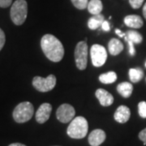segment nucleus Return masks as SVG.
<instances>
[{
    "instance_id": "20",
    "label": "nucleus",
    "mask_w": 146,
    "mask_h": 146,
    "mask_svg": "<svg viewBox=\"0 0 146 146\" xmlns=\"http://www.w3.org/2000/svg\"><path fill=\"white\" fill-rule=\"evenodd\" d=\"M117 80V74L115 72H108L100 75L99 80L103 84H112Z\"/></svg>"
},
{
    "instance_id": "16",
    "label": "nucleus",
    "mask_w": 146,
    "mask_h": 146,
    "mask_svg": "<svg viewBox=\"0 0 146 146\" xmlns=\"http://www.w3.org/2000/svg\"><path fill=\"white\" fill-rule=\"evenodd\" d=\"M88 11L92 15H98L101 14V11H102L103 6L101 0H90L88 3Z\"/></svg>"
},
{
    "instance_id": "27",
    "label": "nucleus",
    "mask_w": 146,
    "mask_h": 146,
    "mask_svg": "<svg viewBox=\"0 0 146 146\" xmlns=\"http://www.w3.org/2000/svg\"><path fill=\"white\" fill-rule=\"evenodd\" d=\"M128 43V46H129V54H130L131 56L135 55L136 54V50H135V47H134V43L131 42V41H127Z\"/></svg>"
},
{
    "instance_id": "25",
    "label": "nucleus",
    "mask_w": 146,
    "mask_h": 146,
    "mask_svg": "<svg viewBox=\"0 0 146 146\" xmlns=\"http://www.w3.org/2000/svg\"><path fill=\"white\" fill-rule=\"evenodd\" d=\"M139 138L141 141L144 142V145H146V127L139 133Z\"/></svg>"
},
{
    "instance_id": "22",
    "label": "nucleus",
    "mask_w": 146,
    "mask_h": 146,
    "mask_svg": "<svg viewBox=\"0 0 146 146\" xmlns=\"http://www.w3.org/2000/svg\"><path fill=\"white\" fill-rule=\"evenodd\" d=\"M138 112L141 118L146 119V102H141L138 104Z\"/></svg>"
},
{
    "instance_id": "1",
    "label": "nucleus",
    "mask_w": 146,
    "mask_h": 146,
    "mask_svg": "<svg viewBox=\"0 0 146 146\" xmlns=\"http://www.w3.org/2000/svg\"><path fill=\"white\" fill-rule=\"evenodd\" d=\"M41 47L45 55L50 61L58 63L63 59L64 55L63 44L52 34H46L42 36Z\"/></svg>"
},
{
    "instance_id": "2",
    "label": "nucleus",
    "mask_w": 146,
    "mask_h": 146,
    "mask_svg": "<svg viewBox=\"0 0 146 146\" xmlns=\"http://www.w3.org/2000/svg\"><path fill=\"white\" fill-rule=\"evenodd\" d=\"M89 130L88 121L82 116L74 118L67 129V133L73 139H82L85 137Z\"/></svg>"
},
{
    "instance_id": "21",
    "label": "nucleus",
    "mask_w": 146,
    "mask_h": 146,
    "mask_svg": "<svg viewBox=\"0 0 146 146\" xmlns=\"http://www.w3.org/2000/svg\"><path fill=\"white\" fill-rule=\"evenodd\" d=\"M73 5L79 10H84L88 7L89 0H72Z\"/></svg>"
},
{
    "instance_id": "19",
    "label": "nucleus",
    "mask_w": 146,
    "mask_h": 146,
    "mask_svg": "<svg viewBox=\"0 0 146 146\" xmlns=\"http://www.w3.org/2000/svg\"><path fill=\"white\" fill-rule=\"evenodd\" d=\"M144 76V72L141 68H131L129 70V77L132 83H138Z\"/></svg>"
},
{
    "instance_id": "9",
    "label": "nucleus",
    "mask_w": 146,
    "mask_h": 146,
    "mask_svg": "<svg viewBox=\"0 0 146 146\" xmlns=\"http://www.w3.org/2000/svg\"><path fill=\"white\" fill-rule=\"evenodd\" d=\"M52 110V106L49 103H43L40 106L36 113V120L38 123H44L49 119Z\"/></svg>"
},
{
    "instance_id": "24",
    "label": "nucleus",
    "mask_w": 146,
    "mask_h": 146,
    "mask_svg": "<svg viewBox=\"0 0 146 146\" xmlns=\"http://www.w3.org/2000/svg\"><path fill=\"white\" fill-rule=\"evenodd\" d=\"M6 42V37H5V33L1 29H0V51L1 50L3 49V47L4 46Z\"/></svg>"
},
{
    "instance_id": "15",
    "label": "nucleus",
    "mask_w": 146,
    "mask_h": 146,
    "mask_svg": "<svg viewBox=\"0 0 146 146\" xmlns=\"http://www.w3.org/2000/svg\"><path fill=\"white\" fill-rule=\"evenodd\" d=\"M117 91L122 97H123L125 98H130L131 95L132 94L133 86L129 82H123V83L118 84Z\"/></svg>"
},
{
    "instance_id": "30",
    "label": "nucleus",
    "mask_w": 146,
    "mask_h": 146,
    "mask_svg": "<svg viewBox=\"0 0 146 146\" xmlns=\"http://www.w3.org/2000/svg\"><path fill=\"white\" fill-rule=\"evenodd\" d=\"M143 15H144V17L145 18L146 20V3L143 7Z\"/></svg>"
},
{
    "instance_id": "28",
    "label": "nucleus",
    "mask_w": 146,
    "mask_h": 146,
    "mask_svg": "<svg viewBox=\"0 0 146 146\" xmlns=\"http://www.w3.org/2000/svg\"><path fill=\"white\" fill-rule=\"evenodd\" d=\"M101 27H102V29L103 31L108 32L110 30V24L108 23V21H104V22L102 23V25Z\"/></svg>"
},
{
    "instance_id": "5",
    "label": "nucleus",
    "mask_w": 146,
    "mask_h": 146,
    "mask_svg": "<svg viewBox=\"0 0 146 146\" xmlns=\"http://www.w3.org/2000/svg\"><path fill=\"white\" fill-rule=\"evenodd\" d=\"M56 84V77L54 75H49L46 78L35 76L33 80V85L35 89L42 93H46L52 90Z\"/></svg>"
},
{
    "instance_id": "11",
    "label": "nucleus",
    "mask_w": 146,
    "mask_h": 146,
    "mask_svg": "<svg viewBox=\"0 0 146 146\" xmlns=\"http://www.w3.org/2000/svg\"><path fill=\"white\" fill-rule=\"evenodd\" d=\"M131 117L130 109L126 106H120L115 111L114 118L116 122L119 123H125Z\"/></svg>"
},
{
    "instance_id": "6",
    "label": "nucleus",
    "mask_w": 146,
    "mask_h": 146,
    "mask_svg": "<svg viewBox=\"0 0 146 146\" xmlns=\"http://www.w3.org/2000/svg\"><path fill=\"white\" fill-rule=\"evenodd\" d=\"M76 65L80 70H84L88 63V45L85 42L77 43L75 49Z\"/></svg>"
},
{
    "instance_id": "12",
    "label": "nucleus",
    "mask_w": 146,
    "mask_h": 146,
    "mask_svg": "<svg viewBox=\"0 0 146 146\" xmlns=\"http://www.w3.org/2000/svg\"><path fill=\"white\" fill-rule=\"evenodd\" d=\"M95 95L97 98L99 100L100 104L102 106H110L114 102V97L112 96V94L103 89H98L95 93Z\"/></svg>"
},
{
    "instance_id": "3",
    "label": "nucleus",
    "mask_w": 146,
    "mask_h": 146,
    "mask_svg": "<svg viewBox=\"0 0 146 146\" xmlns=\"http://www.w3.org/2000/svg\"><path fill=\"white\" fill-rule=\"evenodd\" d=\"M11 19L16 25L25 23L28 14V3L25 0H16L11 8Z\"/></svg>"
},
{
    "instance_id": "8",
    "label": "nucleus",
    "mask_w": 146,
    "mask_h": 146,
    "mask_svg": "<svg viewBox=\"0 0 146 146\" xmlns=\"http://www.w3.org/2000/svg\"><path fill=\"white\" fill-rule=\"evenodd\" d=\"M76 111L72 106L69 104H62L56 111V117L63 123H68L74 119Z\"/></svg>"
},
{
    "instance_id": "29",
    "label": "nucleus",
    "mask_w": 146,
    "mask_h": 146,
    "mask_svg": "<svg viewBox=\"0 0 146 146\" xmlns=\"http://www.w3.org/2000/svg\"><path fill=\"white\" fill-rule=\"evenodd\" d=\"M115 33H116L118 36H119L120 37H124V36H126V33H123V32H121L119 29H116V30H115Z\"/></svg>"
},
{
    "instance_id": "4",
    "label": "nucleus",
    "mask_w": 146,
    "mask_h": 146,
    "mask_svg": "<svg viewBox=\"0 0 146 146\" xmlns=\"http://www.w3.org/2000/svg\"><path fill=\"white\" fill-rule=\"evenodd\" d=\"M34 114V107L29 102H24L17 105L13 111V119L16 123H23L30 120Z\"/></svg>"
},
{
    "instance_id": "18",
    "label": "nucleus",
    "mask_w": 146,
    "mask_h": 146,
    "mask_svg": "<svg viewBox=\"0 0 146 146\" xmlns=\"http://www.w3.org/2000/svg\"><path fill=\"white\" fill-rule=\"evenodd\" d=\"M126 42L131 41L134 44H140L143 41V37L140 33L135 30H128L126 33V36H124Z\"/></svg>"
},
{
    "instance_id": "10",
    "label": "nucleus",
    "mask_w": 146,
    "mask_h": 146,
    "mask_svg": "<svg viewBox=\"0 0 146 146\" xmlns=\"http://www.w3.org/2000/svg\"><path fill=\"white\" fill-rule=\"evenodd\" d=\"M106 132L102 129H95L89 135V143L91 146H99L106 140Z\"/></svg>"
},
{
    "instance_id": "7",
    "label": "nucleus",
    "mask_w": 146,
    "mask_h": 146,
    "mask_svg": "<svg viewBox=\"0 0 146 146\" xmlns=\"http://www.w3.org/2000/svg\"><path fill=\"white\" fill-rule=\"evenodd\" d=\"M90 55L92 59V63L94 67L99 68L103 66L107 59V52L104 46L95 44L92 46L90 50Z\"/></svg>"
},
{
    "instance_id": "13",
    "label": "nucleus",
    "mask_w": 146,
    "mask_h": 146,
    "mask_svg": "<svg viewBox=\"0 0 146 146\" xmlns=\"http://www.w3.org/2000/svg\"><path fill=\"white\" fill-rule=\"evenodd\" d=\"M124 24L129 28L140 29L143 26L144 22L142 18L138 15H129L124 18Z\"/></svg>"
},
{
    "instance_id": "23",
    "label": "nucleus",
    "mask_w": 146,
    "mask_h": 146,
    "mask_svg": "<svg viewBox=\"0 0 146 146\" xmlns=\"http://www.w3.org/2000/svg\"><path fill=\"white\" fill-rule=\"evenodd\" d=\"M144 3V0H129V3L131 7L134 9L140 8Z\"/></svg>"
},
{
    "instance_id": "31",
    "label": "nucleus",
    "mask_w": 146,
    "mask_h": 146,
    "mask_svg": "<svg viewBox=\"0 0 146 146\" xmlns=\"http://www.w3.org/2000/svg\"><path fill=\"white\" fill-rule=\"evenodd\" d=\"M9 146H26L23 144H21V143H14V144H11Z\"/></svg>"
},
{
    "instance_id": "14",
    "label": "nucleus",
    "mask_w": 146,
    "mask_h": 146,
    "mask_svg": "<svg viewBox=\"0 0 146 146\" xmlns=\"http://www.w3.org/2000/svg\"><path fill=\"white\" fill-rule=\"evenodd\" d=\"M108 49L111 55H118L123 51V45L119 40L116 38H112L108 43Z\"/></svg>"
},
{
    "instance_id": "32",
    "label": "nucleus",
    "mask_w": 146,
    "mask_h": 146,
    "mask_svg": "<svg viewBox=\"0 0 146 146\" xmlns=\"http://www.w3.org/2000/svg\"><path fill=\"white\" fill-rule=\"evenodd\" d=\"M145 67H146V63H145Z\"/></svg>"
},
{
    "instance_id": "26",
    "label": "nucleus",
    "mask_w": 146,
    "mask_h": 146,
    "mask_svg": "<svg viewBox=\"0 0 146 146\" xmlns=\"http://www.w3.org/2000/svg\"><path fill=\"white\" fill-rule=\"evenodd\" d=\"M12 0H0V7L3 8L8 7L11 4Z\"/></svg>"
},
{
    "instance_id": "17",
    "label": "nucleus",
    "mask_w": 146,
    "mask_h": 146,
    "mask_svg": "<svg viewBox=\"0 0 146 146\" xmlns=\"http://www.w3.org/2000/svg\"><path fill=\"white\" fill-rule=\"evenodd\" d=\"M104 16L102 14L94 15L93 17H91L88 21V26L90 29L95 30L102 26V23L104 22Z\"/></svg>"
}]
</instances>
